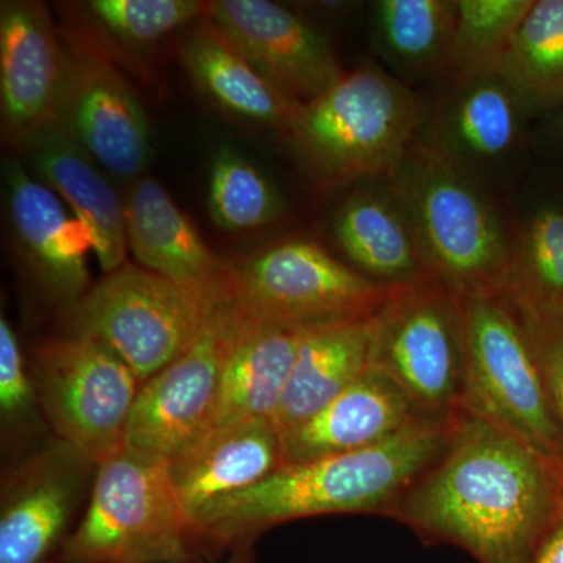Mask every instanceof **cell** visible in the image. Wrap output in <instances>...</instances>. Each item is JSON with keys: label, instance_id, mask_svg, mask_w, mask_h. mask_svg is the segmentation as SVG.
<instances>
[{"label": "cell", "instance_id": "obj_24", "mask_svg": "<svg viewBox=\"0 0 563 563\" xmlns=\"http://www.w3.org/2000/svg\"><path fill=\"white\" fill-rule=\"evenodd\" d=\"M180 57L218 106L244 120L287 132L302 107L263 79L209 16L196 21L181 40Z\"/></svg>", "mask_w": 563, "mask_h": 563}, {"label": "cell", "instance_id": "obj_20", "mask_svg": "<svg viewBox=\"0 0 563 563\" xmlns=\"http://www.w3.org/2000/svg\"><path fill=\"white\" fill-rule=\"evenodd\" d=\"M420 420L402 391L372 365L320 412L282 435L285 465L366 450Z\"/></svg>", "mask_w": 563, "mask_h": 563}, {"label": "cell", "instance_id": "obj_18", "mask_svg": "<svg viewBox=\"0 0 563 563\" xmlns=\"http://www.w3.org/2000/svg\"><path fill=\"white\" fill-rule=\"evenodd\" d=\"M22 150L35 173L60 192L90 233L102 272L121 268L129 252L125 206L90 152L55 122L25 141Z\"/></svg>", "mask_w": 563, "mask_h": 563}, {"label": "cell", "instance_id": "obj_5", "mask_svg": "<svg viewBox=\"0 0 563 563\" xmlns=\"http://www.w3.org/2000/svg\"><path fill=\"white\" fill-rule=\"evenodd\" d=\"M199 542L169 461L122 448L96 465L87 510L63 553L68 563H190Z\"/></svg>", "mask_w": 563, "mask_h": 563}, {"label": "cell", "instance_id": "obj_13", "mask_svg": "<svg viewBox=\"0 0 563 563\" xmlns=\"http://www.w3.org/2000/svg\"><path fill=\"white\" fill-rule=\"evenodd\" d=\"M207 16L263 79L301 106L320 98L344 74L329 40L280 3L211 0Z\"/></svg>", "mask_w": 563, "mask_h": 563}, {"label": "cell", "instance_id": "obj_29", "mask_svg": "<svg viewBox=\"0 0 563 563\" xmlns=\"http://www.w3.org/2000/svg\"><path fill=\"white\" fill-rule=\"evenodd\" d=\"M536 0H457L450 73L459 84L501 77L510 47Z\"/></svg>", "mask_w": 563, "mask_h": 563}, {"label": "cell", "instance_id": "obj_21", "mask_svg": "<svg viewBox=\"0 0 563 563\" xmlns=\"http://www.w3.org/2000/svg\"><path fill=\"white\" fill-rule=\"evenodd\" d=\"M310 328L258 320L242 313L209 431L233 422L273 421Z\"/></svg>", "mask_w": 563, "mask_h": 563}, {"label": "cell", "instance_id": "obj_34", "mask_svg": "<svg viewBox=\"0 0 563 563\" xmlns=\"http://www.w3.org/2000/svg\"><path fill=\"white\" fill-rule=\"evenodd\" d=\"M529 563H563V498L553 520L533 548Z\"/></svg>", "mask_w": 563, "mask_h": 563}, {"label": "cell", "instance_id": "obj_25", "mask_svg": "<svg viewBox=\"0 0 563 563\" xmlns=\"http://www.w3.org/2000/svg\"><path fill=\"white\" fill-rule=\"evenodd\" d=\"M443 118L442 143L433 146L457 165L506 157L518 139L521 107L501 77L462 84Z\"/></svg>", "mask_w": 563, "mask_h": 563}, {"label": "cell", "instance_id": "obj_23", "mask_svg": "<svg viewBox=\"0 0 563 563\" xmlns=\"http://www.w3.org/2000/svg\"><path fill=\"white\" fill-rule=\"evenodd\" d=\"M333 239L358 273L385 287L432 279L412 222L391 191L362 190L340 206Z\"/></svg>", "mask_w": 563, "mask_h": 563}, {"label": "cell", "instance_id": "obj_22", "mask_svg": "<svg viewBox=\"0 0 563 563\" xmlns=\"http://www.w3.org/2000/svg\"><path fill=\"white\" fill-rule=\"evenodd\" d=\"M374 314L309 329L274 412L282 435L320 412L372 368Z\"/></svg>", "mask_w": 563, "mask_h": 563}, {"label": "cell", "instance_id": "obj_35", "mask_svg": "<svg viewBox=\"0 0 563 563\" xmlns=\"http://www.w3.org/2000/svg\"><path fill=\"white\" fill-rule=\"evenodd\" d=\"M222 563H254V561H252L250 553H244V551H242V553L235 554L233 558L229 559L228 562Z\"/></svg>", "mask_w": 563, "mask_h": 563}, {"label": "cell", "instance_id": "obj_31", "mask_svg": "<svg viewBox=\"0 0 563 563\" xmlns=\"http://www.w3.org/2000/svg\"><path fill=\"white\" fill-rule=\"evenodd\" d=\"M92 20L125 46L146 47L209 13L201 0H91Z\"/></svg>", "mask_w": 563, "mask_h": 563}, {"label": "cell", "instance_id": "obj_7", "mask_svg": "<svg viewBox=\"0 0 563 563\" xmlns=\"http://www.w3.org/2000/svg\"><path fill=\"white\" fill-rule=\"evenodd\" d=\"M466 383L463 409L563 461V428L523 322L503 295L461 298Z\"/></svg>", "mask_w": 563, "mask_h": 563}, {"label": "cell", "instance_id": "obj_33", "mask_svg": "<svg viewBox=\"0 0 563 563\" xmlns=\"http://www.w3.org/2000/svg\"><path fill=\"white\" fill-rule=\"evenodd\" d=\"M38 402L35 379L29 374L20 343L10 322L0 320V412L14 420L31 412Z\"/></svg>", "mask_w": 563, "mask_h": 563}, {"label": "cell", "instance_id": "obj_8", "mask_svg": "<svg viewBox=\"0 0 563 563\" xmlns=\"http://www.w3.org/2000/svg\"><path fill=\"white\" fill-rule=\"evenodd\" d=\"M222 301L124 263L73 303L69 333L106 344L144 384L195 342Z\"/></svg>", "mask_w": 563, "mask_h": 563}, {"label": "cell", "instance_id": "obj_12", "mask_svg": "<svg viewBox=\"0 0 563 563\" xmlns=\"http://www.w3.org/2000/svg\"><path fill=\"white\" fill-rule=\"evenodd\" d=\"M65 47L55 124L90 152L103 172L139 177L151 155V129L139 96L117 66L90 47Z\"/></svg>", "mask_w": 563, "mask_h": 563}, {"label": "cell", "instance_id": "obj_17", "mask_svg": "<svg viewBox=\"0 0 563 563\" xmlns=\"http://www.w3.org/2000/svg\"><path fill=\"white\" fill-rule=\"evenodd\" d=\"M7 202L11 232L29 268L57 298L79 301L90 280L92 251L85 225L21 162L7 166Z\"/></svg>", "mask_w": 563, "mask_h": 563}, {"label": "cell", "instance_id": "obj_16", "mask_svg": "<svg viewBox=\"0 0 563 563\" xmlns=\"http://www.w3.org/2000/svg\"><path fill=\"white\" fill-rule=\"evenodd\" d=\"M125 224L129 251L140 266L213 301L232 298L235 263L210 250L157 180L143 177L133 185Z\"/></svg>", "mask_w": 563, "mask_h": 563}, {"label": "cell", "instance_id": "obj_14", "mask_svg": "<svg viewBox=\"0 0 563 563\" xmlns=\"http://www.w3.org/2000/svg\"><path fill=\"white\" fill-rule=\"evenodd\" d=\"M65 47L46 5L9 0L0 7V110L2 131L22 147L55 120Z\"/></svg>", "mask_w": 563, "mask_h": 563}, {"label": "cell", "instance_id": "obj_11", "mask_svg": "<svg viewBox=\"0 0 563 563\" xmlns=\"http://www.w3.org/2000/svg\"><path fill=\"white\" fill-rule=\"evenodd\" d=\"M240 321L233 298L218 303L195 342L141 385L124 448L169 461L206 435Z\"/></svg>", "mask_w": 563, "mask_h": 563}, {"label": "cell", "instance_id": "obj_3", "mask_svg": "<svg viewBox=\"0 0 563 563\" xmlns=\"http://www.w3.org/2000/svg\"><path fill=\"white\" fill-rule=\"evenodd\" d=\"M387 180L433 277L459 298L501 295L512 242L462 166L433 146L413 144Z\"/></svg>", "mask_w": 563, "mask_h": 563}, {"label": "cell", "instance_id": "obj_32", "mask_svg": "<svg viewBox=\"0 0 563 563\" xmlns=\"http://www.w3.org/2000/svg\"><path fill=\"white\" fill-rule=\"evenodd\" d=\"M512 306L523 322L548 395L563 428V320L515 303Z\"/></svg>", "mask_w": 563, "mask_h": 563}, {"label": "cell", "instance_id": "obj_19", "mask_svg": "<svg viewBox=\"0 0 563 563\" xmlns=\"http://www.w3.org/2000/svg\"><path fill=\"white\" fill-rule=\"evenodd\" d=\"M284 465L279 429L272 420H252L211 429L169 459V473L192 520L207 504L247 490Z\"/></svg>", "mask_w": 563, "mask_h": 563}, {"label": "cell", "instance_id": "obj_28", "mask_svg": "<svg viewBox=\"0 0 563 563\" xmlns=\"http://www.w3.org/2000/svg\"><path fill=\"white\" fill-rule=\"evenodd\" d=\"M515 306L563 320V211L533 214L512 243L509 273L501 292Z\"/></svg>", "mask_w": 563, "mask_h": 563}, {"label": "cell", "instance_id": "obj_6", "mask_svg": "<svg viewBox=\"0 0 563 563\" xmlns=\"http://www.w3.org/2000/svg\"><path fill=\"white\" fill-rule=\"evenodd\" d=\"M373 366L402 391L418 418L450 421L465 398L461 298L437 277L391 287L374 314Z\"/></svg>", "mask_w": 563, "mask_h": 563}, {"label": "cell", "instance_id": "obj_10", "mask_svg": "<svg viewBox=\"0 0 563 563\" xmlns=\"http://www.w3.org/2000/svg\"><path fill=\"white\" fill-rule=\"evenodd\" d=\"M390 291L321 244L290 240L235 263L232 298L246 317L310 328L372 317Z\"/></svg>", "mask_w": 563, "mask_h": 563}, {"label": "cell", "instance_id": "obj_27", "mask_svg": "<svg viewBox=\"0 0 563 563\" xmlns=\"http://www.w3.org/2000/svg\"><path fill=\"white\" fill-rule=\"evenodd\" d=\"M521 110L563 102V0H536L507 55L501 73Z\"/></svg>", "mask_w": 563, "mask_h": 563}, {"label": "cell", "instance_id": "obj_1", "mask_svg": "<svg viewBox=\"0 0 563 563\" xmlns=\"http://www.w3.org/2000/svg\"><path fill=\"white\" fill-rule=\"evenodd\" d=\"M563 498V461L462 409L446 446L387 518L479 563H529Z\"/></svg>", "mask_w": 563, "mask_h": 563}, {"label": "cell", "instance_id": "obj_9", "mask_svg": "<svg viewBox=\"0 0 563 563\" xmlns=\"http://www.w3.org/2000/svg\"><path fill=\"white\" fill-rule=\"evenodd\" d=\"M35 385L63 443L96 465L124 448L143 383L106 344L73 333L44 342L36 350Z\"/></svg>", "mask_w": 563, "mask_h": 563}, {"label": "cell", "instance_id": "obj_30", "mask_svg": "<svg viewBox=\"0 0 563 563\" xmlns=\"http://www.w3.org/2000/svg\"><path fill=\"white\" fill-rule=\"evenodd\" d=\"M211 221L229 232L272 224L284 211V199L272 181L236 152H218L209 181Z\"/></svg>", "mask_w": 563, "mask_h": 563}, {"label": "cell", "instance_id": "obj_4", "mask_svg": "<svg viewBox=\"0 0 563 563\" xmlns=\"http://www.w3.org/2000/svg\"><path fill=\"white\" fill-rule=\"evenodd\" d=\"M420 124V103L406 85L383 69L344 73L288 128L296 157L322 188L390 179Z\"/></svg>", "mask_w": 563, "mask_h": 563}, {"label": "cell", "instance_id": "obj_2", "mask_svg": "<svg viewBox=\"0 0 563 563\" xmlns=\"http://www.w3.org/2000/svg\"><path fill=\"white\" fill-rule=\"evenodd\" d=\"M450 422L420 420L376 446L282 466L261 484L207 504L192 523L203 542L233 544L299 518L387 517L402 493L442 454Z\"/></svg>", "mask_w": 563, "mask_h": 563}, {"label": "cell", "instance_id": "obj_26", "mask_svg": "<svg viewBox=\"0 0 563 563\" xmlns=\"http://www.w3.org/2000/svg\"><path fill=\"white\" fill-rule=\"evenodd\" d=\"M457 0H380L374 7L377 46L406 74L450 69Z\"/></svg>", "mask_w": 563, "mask_h": 563}, {"label": "cell", "instance_id": "obj_15", "mask_svg": "<svg viewBox=\"0 0 563 563\" xmlns=\"http://www.w3.org/2000/svg\"><path fill=\"white\" fill-rule=\"evenodd\" d=\"M92 466L58 440L18 470L3 493L0 563H43L65 544Z\"/></svg>", "mask_w": 563, "mask_h": 563}]
</instances>
